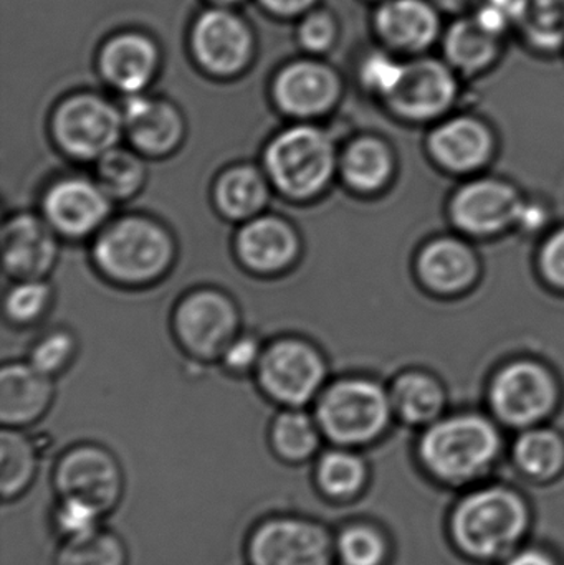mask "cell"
Here are the masks:
<instances>
[{
	"label": "cell",
	"instance_id": "5bb4252c",
	"mask_svg": "<svg viewBox=\"0 0 564 565\" xmlns=\"http://www.w3.org/2000/svg\"><path fill=\"white\" fill-rule=\"evenodd\" d=\"M192 46L199 62L209 72L215 75H234L251 60V30L234 13L211 10L195 23Z\"/></svg>",
	"mask_w": 564,
	"mask_h": 565
},
{
	"label": "cell",
	"instance_id": "5b68a950",
	"mask_svg": "<svg viewBox=\"0 0 564 565\" xmlns=\"http://www.w3.org/2000/svg\"><path fill=\"white\" fill-rule=\"evenodd\" d=\"M391 404L380 385L348 379L328 387L317 398V418L323 437L337 447H363L386 430Z\"/></svg>",
	"mask_w": 564,
	"mask_h": 565
},
{
	"label": "cell",
	"instance_id": "d4e9b609",
	"mask_svg": "<svg viewBox=\"0 0 564 565\" xmlns=\"http://www.w3.org/2000/svg\"><path fill=\"white\" fill-rule=\"evenodd\" d=\"M419 267L424 281L440 292L466 288L477 271L472 252L456 241L430 244L421 257Z\"/></svg>",
	"mask_w": 564,
	"mask_h": 565
},
{
	"label": "cell",
	"instance_id": "603a6c76",
	"mask_svg": "<svg viewBox=\"0 0 564 565\" xmlns=\"http://www.w3.org/2000/svg\"><path fill=\"white\" fill-rule=\"evenodd\" d=\"M268 198L270 181L254 166H235L222 172L215 182V205L231 221L247 222L257 217L267 205Z\"/></svg>",
	"mask_w": 564,
	"mask_h": 565
},
{
	"label": "cell",
	"instance_id": "bcb514c9",
	"mask_svg": "<svg viewBox=\"0 0 564 565\" xmlns=\"http://www.w3.org/2000/svg\"><path fill=\"white\" fill-rule=\"evenodd\" d=\"M315 0H262L270 12L278 15H297L313 6Z\"/></svg>",
	"mask_w": 564,
	"mask_h": 565
},
{
	"label": "cell",
	"instance_id": "3957f363",
	"mask_svg": "<svg viewBox=\"0 0 564 565\" xmlns=\"http://www.w3.org/2000/svg\"><path fill=\"white\" fill-rule=\"evenodd\" d=\"M93 262L108 280L146 285L168 274L175 257L168 228L142 215H126L96 234Z\"/></svg>",
	"mask_w": 564,
	"mask_h": 565
},
{
	"label": "cell",
	"instance_id": "f6af8a7d",
	"mask_svg": "<svg viewBox=\"0 0 564 565\" xmlns=\"http://www.w3.org/2000/svg\"><path fill=\"white\" fill-rule=\"evenodd\" d=\"M546 214L540 205L520 202L515 222L523 231L535 232L545 224Z\"/></svg>",
	"mask_w": 564,
	"mask_h": 565
},
{
	"label": "cell",
	"instance_id": "7dc6e473",
	"mask_svg": "<svg viewBox=\"0 0 564 565\" xmlns=\"http://www.w3.org/2000/svg\"><path fill=\"white\" fill-rule=\"evenodd\" d=\"M467 0H436L437 6L446 10H459Z\"/></svg>",
	"mask_w": 564,
	"mask_h": 565
},
{
	"label": "cell",
	"instance_id": "4dcf8cb0",
	"mask_svg": "<svg viewBox=\"0 0 564 565\" xmlns=\"http://www.w3.org/2000/svg\"><path fill=\"white\" fill-rule=\"evenodd\" d=\"M391 404L407 424L427 425L443 411L444 395L427 375L406 374L394 384Z\"/></svg>",
	"mask_w": 564,
	"mask_h": 565
},
{
	"label": "cell",
	"instance_id": "d590c367",
	"mask_svg": "<svg viewBox=\"0 0 564 565\" xmlns=\"http://www.w3.org/2000/svg\"><path fill=\"white\" fill-rule=\"evenodd\" d=\"M53 565H128V551L115 533L99 530L85 540L63 541Z\"/></svg>",
	"mask_w": 564,
	"mask_h": 565
},
{
	"label": "cell",
	"instance_id": "f1b7e54d",
	"mask_svg": "<svg viewBox=\"0 0 564 565\" xmlns=\"http://www.w3.org/2000/svg\"><path fill=\"white\" fill-rule=\"evenodd\" d=\"M39 470L35 445L20 428L3 427L0 434V494L3 501L22 497Z\"/></svg>",
	"mask_w": 564,
	"mask_h": 565
},
{
	"label": "cell",
	"instance_id": "9a60e30c",
	"mask_svg": "<svg viewBox=\"0 0 564 565\" xmlns=\"http://www.w3.org/2000/svg\"><path fill=\"white\" fill-rule=\"evenodd\" d=\"M235 252L245 268L260 275L287 270L300 255V238L285 218L277 215H257L244 222Z\"/></svg>",
	"mask_w": 564,
	"mask_h": 565
},
{
	"label": "cell",
	"instance_id": "6da1fadb",
	"mask_svg": "<svg viewBox=\"0 0 564 565\" xmlns=\"http://www.w3.org/2000/svg\"><path fill=\"white\" fill-rule=\"evenodd\" d=\"M532 510L510 487L487 484L464 494L449 518L454 547L477 563H503L523 546Z\"/></svg>",
	"mask_w": 564,
	"mask_h": 565
},
{
	"label": "cell",
	"instance_id": "7bdbcfd3",
	"mask_svg": "<svg viewBox=\"0 0 564 565\" xmlns=\"http://www.w3.org/2000/svg\"><path fill=\"white\" fill-rule=\"evenodd\" d=\"M542 265L550 280L564 286V228L553 235L543 248Z\"/></svg>",
	"mask_w": 564,
	"mask_h": 565
},
{
	"label": "cell",
	"instance_id": "7a4b0ae2",
	"mask_svg": "<svg viewBox=\"0 0 564 565\" xmlns=\"http://www.w3.org/2000/svg\"><path fill=\"white\" fill-rule=\"evenodd\" d=\"M500 450L502 440L489 420L457 415L427 428L421 438L419 460L437 483L472 487L489 477Z\"/></svg>",
	"mask_w": 564,
	"mask_h": 565
},
{
	"label": "cell",
	"instance_id": "8fae6325",
	"mask_svg": "<svg viewBox=\"0 0 564 565\" xmlns=\"http://www.w3.org/2000/svg\"><path fill=\"white\" fill-rule=\"evenodd\" d=\"M111 202L98 182L72 175L46 189L43 218L63 237L85 238L105 227Z\"/></svg>",
	"mask_w": 564,
	"mask_h": 565
},
{
	"label": "cell",
	"instance_id": "f35d334b",
	"mask_svg": "<svg viewBox=\"0 0 564 565\" xmlns=\"http://www.w3.org/2000/svg\"><path fill=\"white\" fill-rule=\"evenodd\" d=\"M76 351V341L72 332L56 329L40 338L30 351L29 362L49 377L62 374Z\"/></svg>",
	"mask_w": 564,
	"mask_h": 565
},
{
	"label": "cell",
	"instance_id": "e575fe53",
	"mask_svg": "<svg viewBox=\"0 0 564 565\" xmlns=\"http://www.w3.org/2000/svg\"><path fill=\"white\" fill-rule=\"evenodd\" d=\"M337 561L341 565H384L390 557V543L373 524L354 523L334 537Z\"/></svg>",
	"mask_w": 564,
	"mask_h": 565
},
{
	"label": "cell",
	"instance_id": "30bf717a",
	"mask_svg": "<svg viewBox=\"0 0 564 565\" xmlns=\"http://www.w3.org/2000/svg\"><path fill=\"white\" fill-rule=\"evenodd\" d=\"M237 306L217 289H199L184 296L174 312V329L181 344L199 359H221L237 338Z\"/></svg>",
	"mask_w": 564,
	"mask_h": 565
},
{
	"label": "cell",
	"instance_id": "60d3db41",
	"mask_svg": "<svg viewBox=\"0 0 564 565\" xmlns=\"http://www.w3.org/2000/svg\"><path fill=\"white\" fill-rule=\"evenodd\" d=\"M262 352H264V348H262L257 338L251 334H238L231 342V345L225 349L221 359L228 371L235 372V374H244V372L257 369Z\"/></svg>",
	"mask_w": 564,
	"mask_h": 565
},
{
	"label": "cell",
	"instance_id": "2e32d148",
	"mask_svg": "<svg viewBox=\"0 0 564 565\" xmlns=\"http://www.w3.org/2000/svg\"><path fill=\"white\" fill-rule=\"evenodd\" d=\"M333 70L317 62H298L281 70L274 86L278 108L298 119H313L330 111L340 96Z\"/></svg>",
	"mask_w": 564,
	"mask_h": 565
},
{
	"label": "cell",
	"instance_id": "52a82bcc",
	"mask_svg": "<svg viewBox=\"0 0 564 565\" xmlns=\"http://www.w3.org/2000/svg\"><path fill=\"white\" fill-rule=\"evenodd\" d=\"M251 565H334V537L323 524L300 516L262 521L247 541Z\"/></svg>",
	"mask_w": 564,
	"mask_h": 565
},
{
	"label": "cell",
	"instance_id": "ffe728a7",
	"mask_svg": "<svg viewBox=\"0 0 564 565\" xmlns=\"http://www.w3.org/2000/svg\"><path fill=\"white\" fill-rule=\"evenodd\" d=\"M520 202L509 185L476 182L457 194L453 204L454 221L470 234H492L515 222Z\"/></svg>",
	"mask_w": 564,
	"mask_h": 565
},
{
	"label": "cell",
	"instance_id": "4316f807",
	"mask_svg": "<svg viewBox=\"0 0 564 565\" xmlns=\"http://www.w3.org/2000/svg\"><path fill=\"white\" fill-rule=\"evenodd\" d=\"M370 478L366 461L351 450L338 447L324 451L315 468V483L331 501H350L363 493Z\"/></svg>",
	"mask_w": 564,
	"mask_h": 565
},
{
	"label": "cell",
	"instance_id": "836d02e7",
	"mask_svg": "<svg viewBox=\"0 0 564 565\" xmlns=\"http://www.w3.org/2000/svg\"><path fill=\"white\" fill-rule=\"evenodd\" d=\"M515 20L540 49H556L564 42V0H519Z\"/></svg>",
	"mask_w": 564,
	"mask_h": 565
},
{
	"label": "cell",
	"instance_id": "484cf974",
	"mask_svg": "<svg viewBox=\"0 0 564 565\" xmlns=\"http://www.w3.org/2000/svg\"><path fill=\"white\" fill-rule=\"evenodd\" d=\"M520 473L535 483H552L564 471V440L550 428H529L513 447Z\"/></svg>",
	"mask_w": 564,
	"mask_h": 565
},
{
	"label": "cell",
	"instance_id": "7c38bea8",
	"mask_svg": "<svg viewBox=\"0 0 564 565\" xmlns=\"http://www.w3.org/2000/svg\"><path fill=\"white\" fill-rule=\"evenodd\" d=\"M555 401L552 377L532 362L510 365L493 382V411L512 427L532 428L550 414Z\"/></svg>",
	"mask_w": 564,
	"mask_h": 565
},
{
	"label": "cell",
	"instance_id": "74e56055",
	"mask_svg": "<svg viewBox=\"0 0 564 565\" xmlns=\"http://www.w3.org/2000/svg\"><path fill=\"white\" fill-rule=\"evenodd\" d=\"M52 288L45 280H19L6 296V315L17 324L39 321L52 302Z\"/></svg>",
	"mask_w": 564,
	"mask_h": 565
},
{
	"label": "cell",
	"instance_id": "ba28073f",
	"mask_svg": "<svg viewBox=\"0 0 564 565\" xmlns=\"http://www.w3.org/2000/svg\"><path fill=\"white\" fill-rule=\"evenodd\" d=\"M53 138L70 158L98 161L118 146L125 132L123 113L102 96L75 95L56 108Z\"/></svg>",
	"mask_w": 564,
	"mask_h": 565
},
{
	"label": "cell",
	"instance_id": "83f0119b",
	"mask_svg": "<svg viewBox=\"0 0 564 565\" xmlns=\"http://www.w3.org/2000/svg\"><path fill=\"white\" fill-rule=\"evenodd\" d=\"M317 418L301 408H285L270 427V447L285 463L300 465L317 455L321 444Z\"/></svg>",
	"mask_w": 564,
	"mask_h": 565
},
{
	"label": "cell",
	"instance_id": "ab89813d",
	"mask_svg": "<svg viewBox=\"0 0 564 565\" xmlns=\"http://www.w3.org/2000/svg\"><path fill=\"white\" fill-rule=\"evenodd\" d=\"M404 66L386 55H373L363 65V82L373 92L387 96L393 93L403 75Z\"/></svg>",
	"mask_w": 564,
	"mask_h": 565
},
{
	"label": "cell",
	"instance_id": "7402d4cb",
	"mask_svg": "<svg viewBox=\"0 0 564 565\" xmlns=\"http://www.w3.org/2000/svg\"><path fill=\"white\" fill-rule=\"evenodd\" d=\"M376 23L387 43L409 52L427 49L439 30L437 13L424 0H391L381 7Z\"/></svg>",
	"mask_w": 564,
	"mask_h": 565
},
{
	"label": "cell",
	"instance_id": "ee69618b",
	"mask_svg": "<svg viewBox=\"0 0 564 565\" xmlns=\"http://www.w3.org/2000/svg\"><path fill=\"white\" fill-rule=\"evenodd\" d=\"M502 565H560L556 557L543 547L522 546L510 554Z\"/></svg>",
	"mask_w": 564,
	"mask_h": 565
},
{
	"label": "cell",
	"instance_id": "277c9868",
	"mask_svg": "<svg viewBox=\"0 0 564 565\" xmlns=\"http://www.w3.org/2000/svg\"><path fill=\"white\" fill-rule=\"evenodd\" d=\"M270 184L290 201L318 198L337 169V149L330 135L313 125H295L278 132L264 152Z\"/></svg>",
	"mask_w": 564,
	"mask_h": 565
},
{
	"label": "cell",
	"instance_id": "8d00e7d4",
	"mask_svg": "<svg viewBox=\"0 0 564 565\" xmlns=\"http://www.w3.org/2000/svg\"><path fill=\"white\" fill-rule=\"evenodd\" d=\"M105 514L78 498H58L53 511V526L63 541H79L102 530Z\"/></svg>",
	"mask_w": 564,
	"mask_h": 565
},
{
	"label": "cell",
	"instance_id": "44dd1931",
	"mask_svg": "<svg viewBox=\"0 0 564 565\" xmlns=\"http://www.w3.org/2000/svg\"><path fill=\"white\" fill-rule=\"evenodd\" d=\"M155 43L142 35L126 33L116 36L103 49L102 72L119 92L138 95L151 82L158 68Z\"/></svg>",
	"mask_w": 564,
	"mask_h": 565
},
{
	"label": "cell",
	"instance_id": "b9f144b4",
	"mask_svg": "<svg viewBox=\"0 0 564 565\" xmlns=\"http://www.w3.org/2000/svg\"><path fill=\"white\" fill-rule=\"evenodd\" d=\"M337 26L328 13H311L300 26V42L311 52H323L333 43Z\"/></svg>",
	"mask_w": 564,
	"mask_h": 565
},
{
	"label": "cell",
	"instance_id": "d6a6232c",
	"mask_svg": "<svg viewBox=\"0 0 564 565\" xmlns=\"http://www.w3.org/2000/svg\"><path fill=\"white\" fill-rule=\"evenodd\" d=\"M497 50L499 43L496 33L480 25L477 19L460 20L447 33V56L460 68H483L496 58Z\"/></svg>",
	"mask_w": 564,
	"mask_h": 565
},
{
	"label": "cell",
	"instance_id": "f546056e",
	"mask_svg": "<svg viewBox=\"0 0 564 565\" xmlns=\"http://www.w3.org/2000/svg\"><path fill=\"white\" fill-rule=\"evenodd\" d=\"M341 172L351 188L358 191H376L390 178V152L377 139H357L344 151Z\"/></svg>",
	"mask_w": 564,
	"mask_h": 565
},
{
	"label": "cell",
	"instance_id": "9c48e42d",
	"mask_svg": "<svg viewBox=\"0 0 564 565\" xmlns=\"http://www.w3.org/2000/svg\"><path fill=\"white\" fill-rule=\"evenodd\" d=\"M53 488L58 498H78L106 516L121 501L125 478L111 451L98 445H78L56 461Z\"/></svg>",
	"mask_w": 564,
	"mask_h": 565
},
{
	"label": "cell",
	"instance_id": "4fadbf2b",
	"mask_svg": "<svg viewBox=\"0 0 564 565\" xmlns=\"http://www.w3.org/2000/svg\"><path fill=\"white\" fill-rule=\"evenodd\" d=\"M3 267L13 280H45L58 258L56 232L39 215L17 214L2 231Z\"/></svg>",
	"mask_w": 564,
	"mask_h": 565
},
{
	"label": "cell",
	"instance_id": "1f68e13d",
	"mask_svg": "<svg viewBox=\"0 0 564 565\" xmlns=\"http://www.w3.org/2000/svg\"><path fill=\"white\" fill-rule=\"evenodd\" d=\"M96 182L111 201H126L138 194L146 181V166L138 151L118 148L96 161Z\"/></svg>",
	"mask_w": 564,
	"mask_h": 565
},
{
	"label": "cell",
	"instance_id": "8992f818",
	"mask_svg": "<svg viewBox=\"0 0 564 565\" xmlns=\"http://www.w3.org/2000/svg\"><path fill=\"white\" fill-rule=\"evenodd\" d=\"M255 372L268 398L287 408H301L318 397L327 365L310 342L285 338L264 348Z\"/></svg>",
	"mask_w": 564,
	"mask_h": 565
},
{
	"label": "cell",
	"instance_id": "d6986e66",
	"mask_svg": "<svg viewBox=\"0 0 564 565\" xmlns=\"http://www.w3.org/2000/svg\"><path fill=\"white\" fill-rule=\"evenodd\" d=\"M53 379L30 362L3 365L0 372V422L3 427L22 428L35 424L53 402Z\"/></svg>",
	"mask_w": 564,
	"mask_h": 565
},
{
	"label": "cell",
	"instance_id": "ac0fdd59",
	"mask_svg": "<svg viewBox=\"0 0 564 565\" xmlns=\"http://www.w3.org/2000/svg\"><path fill=\"white\" fill-rule=\"evenodd\" d=\"M125 132L136 151L166 156L184 138V119L171 103L131 95L121 109Z\"/></svg>",
	"mask_w": 564,
	"mask_h": 565
},
{
	"label": "cell",
	"instance_id": "cb8c5ba5",
	"mask_svg": "<svg viewBox=\"0 0 564 565\" xmlns=\"http://www.w3.org/2000/svg\"><path fill=\"white\" fill-rule=\"evenodd\" d=\"M436 158L454 171H470L486 162L490 154L489 131L469 118L454 119L436 129L430 139Z\"/></svg>",
	"mask_w": 564,
	"mask_h": 565
},
{
	"label": "cell",
	"instance_id": "c3c4849f",
	"mask_svg": "<svg viewBox=\"0 0 564 565\" xmlns=\"http://www.w3.org/2000/svg\"><path fill=\"white\" fill-rule=\"evenodd\" d=\"M215 2H219V3H234V2H238V0H215Z\"/></svg>",
	"mask_w": 564,
	"mask_h": 565
},
{
	"label": "cell",
	"instance_id": "e0dca14e",
	"mask_svg": "<svg viewBox=\"0 0 564 565\" xmlns=\"http://www.w3.org/2000/svg\"><path fill=\"white\" fill-rule=\"evenodd\" d=\"M454 96L456 82L449 70L427 58L404 66L400 83L386 98L406 118L429 119L446 111Z\"/></svg>",
	"mask_w": 564,
	"mask_h": 565
}]
</instances>
